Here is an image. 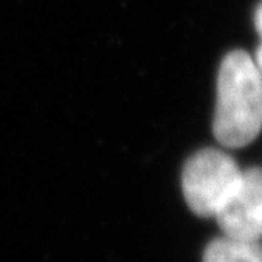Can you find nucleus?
<instances>
[{"instance_id": "5", "label": "nucleus", "mask_w": 262, "mask_h": 262, "mask_svg": "<svg viewBox=\"0 0 262 262\" xmlns=\"http://www.w3.org/2000/svg\"><path fill=\"white\" fill-rule=\"evenodd\" d=\"M254 24H256L257 33L262 36V2L259 4V7H257V10H256V14H254Z\"/></svg>"}, {"instance_id": "2", "label": "nucleus", "mask_w": 262, "mask_h": 262, "mask_svg": "<svg viewBox=\"0 0 262 262\" xmlns=\"http://www.w3.org/2000/svg\"><path fill=\"white\" fill-rule=\"evenodd\" d=\"M242 176L238 164L216 148H204L185 164L182 186L186 204L199 216H215Z\"/></svg>"}, {"instance_id": "3", "label": "nucleus", "mask_w": 262, "mask_h": 262, "mask_svg": "<svg viewBox=\"0 0 262 262\" xmlns=\"http://www.w3.org/2000/svg\"><path fill=\"white\" fill-rule=\"evenodd\" d=\"M226 237L259 242L262 238V169L242 171L240 180L215 215Z\"/></svg>"}, {"instance_id": "6", "label": "nucleus", "mask_w": 262, "mask_h": 262, "mask_svg": "<svg viewBox=\"0 0 262 262\" xmlns=\"http://www.w3.org/2000/svg\"><path fill=\"white\" fill-rule=\"evenodd\" d=\"M256 60H257V67H259L260 71H262V46H260L259 51H257V57H256Z\"/></svg>"}, {"instance_id": "1", "label": "nucleus", "mask_w": 262, "mask_h": 262, "mask_svg": "<svg viewBox=\"0 0 262 262\" xmlns=\"http://www.w3.org/2000/svg\"><path fill=\"white\" fill-rule=\"evenodd\" d=\"M260 129L262 71L247 52H229L218 73L213 135L226 147H243Z\"/></svg>"}, {"instance_id": "4", "label": "nucleus", "mask_w": 262, "mask_h": 262, "mask_svg": "<svg viewBox=\"0 0 262 262\" xmlns=\"http://www.w3.org/2000/svg\"><path fill=\"white\" fill-rule=\"evenodd\" d=\"M204 262H262V245L224 235L209 243Z\"/></svg>"}]
</instances>
